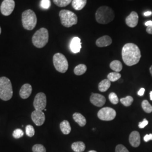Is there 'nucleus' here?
Here are the masks:
<instances>
[{"instance_id":"f257e3e1","label":"nucleus","mask_w":152,"mask_h":152,"mask_svg":"<svg viewBox=\"0 0 152 152\" xmlns=\"http://www.w3.org/2000/svg\"><path fill=\"white\" fill-rule=\"evenodd\" d=\"M122 57L126 65L132 66L139 62L141 57V52L136 45L128 43L122 48Z\"/></svg>"},{"instance_id":"c03bdc74","label":"nucleus","mask_w":152,"mask_h":152,"mask_svg":"<svg viewBox=\"0 0 152 152\" xmlns=\"http://www.w3.org/2000/svg\"><path fill=\"white\" fill-rule=\"evenodd\" d=\"M1 28L0 27V34H1Z\"/></svg>"},{"instance_id":"e433bc0d","label":"nucleus","mask_w":152,"mask_h":152,"mask_svg":"<svg viewBox=\"0 0 152 152\" xmlns=\"http://www.w3.org/2000/svg\"><path fill=\"white\" fill-rule=\"evenodd\" d=\"M144 92H145V88H141L137 92V94L139 96H142L144 95Z\"/></svg>"},{"instance_id":"79ce46f5","label":"nucleus","mask_w":152,"mask_h":152,"mask_svg":"<svg viewBox=\"0 0 152 152\" xmlns=\"http://www.w3.org/2000/svg\"><path fill=\"white\" fill-rule=\"evenodd\" d=\"M150 98H151V100L152 101V91L150 92Z\"/></svg>"},{"instance_id":"b1692460","label":"nucleus","mask_w":152,"mask_h":152,"mask_svg":"<svg viewBox=\"0 0 152 152\" xmlns=\"http://www.w3.org/2000/svg\"><path fill=\"white\" fill-rule=\"evenodd\" d=\"M87 71L86 65L83 64H81L76 66L74 69V73L76 75L81 76L83 75Z\"/></svg>"},{"instance_id":"f03ea898","label":"nucleus","mask_w":152,"mask_h":152,"mask_svg":"<svg viewBox=\"0 0 152 152\" xmlns=\"http://www.w3.org/2000/svg\"><path fill=\"white\" fill-rule=\"evenodd\" d=\"M95 18L96 20L99 24H108L114 20V11L112 9L108 6H101L96 10L95 14Z\"/></svg>"},{"instance_id":"9b49d317","label":"nucleus","mask_w":152,"mask_h":152,"mask_svg":"<svg viewBox=\"0 0 152 152\" xmlns=\"http://www.w3.org/2000/svg\"><path fill=\"white\" fill-rule=\"evenodd\" d=\"M31 118L34 124L38 126L43 125L45 121V113L41 110H34L31 114Z\"/></svg>"},{"instance_id":"c756f323","label":"nucleus","mask_w":152,"mask_h":152,"mask_svg":"<svg viewBox=\"0 0 152 152\" xmlns=\"http://www.w3.org/2000/svg\"><path fill=\"white\" fill-rule=\"evenodd\" d=\"M26 134L29 137H33L34 135L35 134V131L32 125H28L26 126Z\"/></svg>"},{"instance_id":"423d86ee","label":"nucleus","mask_w":152,"mask_h":152,"mask_svg":"<svg viewBox=\"0 0 152 152\" xmlns=\"http://www.w3.org/2000/svg\"><path fill=\"white\" fill-rule=\"evenodd\" d=\"M61 24L65 27L69 28L76 25L78 22V18L76 14L67 10H62L59 12Z\"/></svg>"},{"instance_id":"39448f33","label":"nucleus","mask_w":152,"mask_h":152,"mask_svg":"<svg viewBox=\"0 0 152 152\" xmlns=\"http://www.w3.org/2000/svg\"><path fill=\"white\" fill-rule=\"evenodd\" d=\"M22 21L24 28L28 31H31L37 24V16L32 10H27L22 13Z\"/></svg>"},{"instance_id":"412c9836","label":"nucleus","mask_w":152,"mask_h":152,"mask_svg":"<svg viewBox=\"0 0 152 152\" xmlns=\"http://www.w3.org/2000/svg\"><path fill=\"white\" fill-rule=\"evenodd\" d=\"M60 128L61 132L65 135H68L71 132V125L69 122L66 120H64L60 123Z\"/></svg>"},{"instance_id":"4c0bfd02","label":"nucleus","mask_w":152,"mask_h":152,"mask_svg":"<svg viewBox=\"0 0 152 152\" xmlns=\"http://www.w3.org/2000/svg\"><path fill=\"white\" fill-rule=\"evenodd\" d=\"M147 32L150 34H152V26H148L146 29Z\"/></svg>"},{"instance_id":"c9c22d12","label":"nucleus","mask_w":152,"mask_h":152,"mask_svg":"<svg viewBox=\"0 0 152 152\" xmlns=\"http://www.w3.org/2000/svg\"><path fill=\"white\" fill-rule=\"evenodd\" d=\"M144 140L145 142H148L149 140H152V134H147L144 137Z\"/></svg>"},{"instance_id":"cd10ccee","label":"nucleus","mask_w":152,"mask_h":152,"mask_svg":"<svg viewBox=\"0 0 152 152\" xmlns=\"http://www.w3.org/2000/svg\"><path fill=\"white\" fill-rule=\"evenodd\" d=\"M73 0H53L55 4L59 7H65L69 5Z\"/></svg>"},{"instance_id":"20e7f679","label":"nucleus","mask_w":152,"mask_h":152,"mask_svg":"<svg viewBox=\"0 0 152 152\" xmlns=\"http://www.w3.org/2000/svg\"><path fill=\"white\" fill-rule=\"evenodd\" d=\"M49 41V32L46 28H42L38 29L32 37V43L37 48H42Z\"/></svg>"},{"instance_id":"c85d7f7f","label":"nucleus","mask_w":152,"mask_h":152,"mask_svg":"<svg viewBox=\"0 0 152 152\" xmlns=\"http://www.w3.org/2000/svg\"><path fill=\"white\" fill-rule=\"evenodd\" d=\"M109 99L110 102L113 104H117L118 103L119 99L117 95L114 92H111L109 95Z\"/></svg>"},{"instance_id":"f3484780","label":"nucleus","mask_w":152,"mask_h":152,"mask_svg":"<svg viewBox=\"0 0 152 152\" xmlns=\"http://www.w3.org/2000/svg\"><path fill=\"white\" fill-rule=\"evenodd\" d=\"M112 42V39L109 36H103L99 38L96 41V45L99 48H103L109 46Z\"/></svg>"},{"instance_id":"ddd939ff","label":"nucleus","mask_w":152,"mask_h":152,"mask_svg":"<svg viewBox=\"0 0 152 152\" xmlns=\"http://www.w3.org/2000/svg\"><path fill=\"white\" fill-rule=\"evenodd\" d=\"M138 21L139 16L135 11H132L126 18V24L130 28L135 27L138 24Z\"/></svg>"},{"instance_id":"7ed1b4c3","label":"nucleus","mask_w":152,"mask_h":152,"mask_svg":"<svg viewBox=\"0 0 152 152\" xmlns=\"http://www.w3.org/2000/svg\"><path fill=\"white\" fill-rule=\"evenodd\" d=\"M13 94L12 87L10 80L6 77H0V99L4 101L11 99Z\"/></svg>"},{"instance_id":"5701e85b","label":"nucleus","mask_w":152,"mask_h":152,"mask_svg":"<svg viewBox=\"0 0 152 152\" xmlns=\"http://www.w3.org/2000/svg\"><path fill=\"white\" fill-rule=\"evenodd\" d=\"M110 68L115 72H120V71H122L123 66L120 61L115 60L112 61L110 63Z\"/></svg>"},{"instance_id":"6e6552de","label":"nucleus","mask_w":152,"mask_h":152,"mask_svg":"<svg viewBox=\"0 0 152 152\" xmlns=\"http://www.w3.org/2000/svg\"><path fill=\"white\" fill-rule=\"evenodd\" d=\"M116 116V112L113 108L105 107L101 109L98 113V118L100 120L109 121L114 120Z\"/></svg>"},{"instance_id":"dca6fc26","label":"nucleus","mask_w":152,"mask_h":152,"mask_svg":"<svg viewBox=\"0 0 152 152\" xmlns=\"http://www.w3.org/2000/svg\"><path fill=\"white\" fill-rule=\"evenodd\" d=\"M81 48V42L80 38L78 37H75L72 39L70 44V48L72 53L75 54L80 53Z\"/></svg>"},{"instance_id":"0eeeda50","label":"nucleus","mask_w":152,"mask_h":152,"mask_svg":"<svg viewBox=\"0 0 152 152\" xmlns=\"http://www.w3.org/2000/svg\"><path fill=\"white\" fill-rule=\"evenodd\" d=\"M53 63L56 71L64 73L68 69V62L65 56L61 53H56L53 56Z\"/></svg>"},{"instance_id":"37998d69","label":"nucleus","mask_w":152,"mask_h":152,"mask_svg":"<svg viewBox=\"0 0 152 152\" xmlns=\"http://www.w3.org/2000/svg\"><path fill=\"white\" fill-rule=\"evenodd\" d=\"M88 152H96V151H89Z\"/></svg>"},{"instance_id":"bb28decb","label":"nucleus","mask_w":152,"mask_h":152,"mask_svg":"<svg viewBox=\"0 0 152 152\" xmlns=\"http://www.w3.org/2000/svg\"><path fill=\"white\" fill-rule=\"evenodd\" d=\"M120 101L125 107H129L133 103L134 99L131 96H127L126 98H121Z\"/></svg>"},{"instance_id":"4468645a","label":"nucleus","mask_w":152,"mask_h":152,"mask_svg":"<svg viewBox=\"0 0 152 152\" xmlns=\"http://www.w3.org/2000/svg\"><path fill=\"white\" fill-rule=\"evenodd\" d=\"M129 142L131 146L138 147L140 144V135L138 131H132L129 136Z\"/></svg>"},{"instance_id":"a18cd8bd","label":"nucleus","mask_w":152,"mask_h":152,"mask_svg":"<svg viewBox=\"0 0 152 152\" xmlns=\"http://www.w3.org/2000/svg\"><path fill=\"white\" fill-rule=\"evenodd\" d=\"M130 1H132V0H130Z\"/></svg>"},{"instance_id":"72a5a7b5","label":"nucleus","mask_w":152,"mask_h":152,"mask_svg":"<svg viewBox=\"0 0 152 152\" xmlns=\"http://www.w3.org/2000/svg\"><path fill=\"white\" fill-rule=\"evenodd\" d=\"M115 152H129V151L124 145L119 144L115 148Z\"/></svg>"},{"instance_id":"a19ab883","label":"nucleus","mask_w":152,"mask_h":152,"mask_svg":"<svg viewBox=\"0 0 152 152\" xmlns=\"http://www.w3.org/2000/svg\"><path fill=\"white\" fill-rule=\"evenodd\" d=\"M149 71H150V73H151V75L152 76V65L149 68Z\"/></svg>"},{"instance_id":"1a4fd4ad","label":"nucleus","mask_w":152,"mask_h":152,"mask_svg":"<svg viewBox=\"0 0 152 152\" xmlns=\"http://www.w3.org/2000/svg\"><path fill=\"white\" fill-rule=\"evenodd\" d=\"M46 96L43 92L38 93L35 98L33 102V106L35 110L42 111L46 107Z\"/></svg>"},{"instance_id":"6ab92c4d","label":"nucleus","mask_w":152,"mask_h":152,"mask_svg":"<svg viewBox=\"0 0 152 152\" xmlns=\"http://www.w3.org/2000/svg\"><path fill=\"white\" fill-rule=\"evenodd\" d=\"M87 0H73L72 2V7L76 10H81L86 6Z\"/></svg>"},{"instance_id":"4be33fe9","label":"nucleus","mask_w":152,"mask_h":152,"mask_svg":"<svg viewBox=\"0 0 152 152\" xmlns=\"http://www.w3.org/2000/svg\"><path fill=\"white\" fill-rule=\"evenodd\" d=\"M110 85L111 83L109 80L104 79L99 83L98 88L101 92H105L108 90L110 86Z\"/></svg>"},{"instance_id":"9d476101","label":"nucleus","mask_w":152,"mask_h":152,"mask_svg":"<svg viewBox=\"0 0 152 152\" xmlns=\"http://www.w3.org/2000/svg\"><path fill=\"white\" fill-rule=\"evenodd\" d=\"M15 8V1L14 0H4L1 4L0 10L1 13L5 16L11 15Z\"/></svg>"},{"instance_id":"a211bd4d","label":"nucleus","mask_w":152,"mask_h":152,"mask_svg":"<svg viewBox=\"0 0 152 152\" xmlns=\"http://www.w3.org/2000/svg\"><path fill=\"white\" fill-rule=\"evenodd\" d=\"M73 118L75 121L81 127H83L86 124V120L85 117L79 113H75L73 115Z\"/></svg>"},{"instance_id":"a878e982","label":"nucleus","mask_w":152,"mask_h":152,"mask_svg":"<svg viewBox=\"0 0 152 152\" xmlns=\"http://www.w3.org/2000/svg\"><path fill=\"white\" fill-rule=\"evenodd\" d=\"M121 77V75L120 73L118 72H111L109 73L108 75L107 76L108 80H109L110 82H115L118 81Z\"/></svg>"},{"instance_id":"f704fd0d","label":"nucleus","mask_w":152,"mask_h":152,"mask_svg":"<svg viewBox=\"0 0 152 152\" xmlns=\"http://www.w3.org/2000/svg\"><path fill=\"white\" fill-rule=\"evenodd\" d=\"M148 124V120H146L145 118V119H144L143 121H142L141 122H139V127L140 129H143L146 126H147Z\"/></svg>"},{"instance_id":"473e14b6","label":"nucleus","mask_w":152,"mask_h":152,"mask_svg":"<svg viewBox=\"0 0 152 152\" xmlns=\"http://www.w3.org/2000/svg\"><path fill=\"white\" fill-rule=\"evenodd\" d=\"M51 6L50 0H42L41 1V6L44 9H48Z\"/></svg>"},{"instance_id":"58836bf2","label":"nucleus","mask_w":152,"mask_h":152,"mask_svg":"<svg viewBox=\"0 0 152 152\" xmlns=\"http://www.w3.org/2000/svg\"><path fill=\"white\" fill-rule=\"evenodd\" d=\"M145 25L147 27H148V26H152V21H151V20L148 21V22H146V23H145Z\"/></svg>"},{"instance_id":"ea45409f","label":"nucleus","mask_w":152,"mask_h":152,"mask_svg":"<svg viewBox=\"0 0 152 152\" xmlns=\"http://www.w3.org/2000/svg\"><path fill=\"white\" fill-rule=\"evenodd\" d=\"M151 14H152V12H151V11H147V12H145L144 13V15L145 16H149Z\"/></svg>"},{"instance_id":"f8f14e48","label":"nucleus","mask_w":152,"mask_h":152,"mask_svg":"<svg viewBox=\"0 0 152 152\" xmlns=\"http://www.w3.org/2000/svg\"><path fill=\"white\" fill-rule=\"evenodd\" d=\"M90 102L94 105L98 107H101L105 103L106 99L102 95L96 93H92L90 96Z\"/></svg>"},{"instance_id":"7c9ffc66","label":"nucleus","mask_w":152,"mask_h":152,"mask_svg":"<svg viewBox=\"0 0 152 152\" xmlns=\"http://www.w3.org/2000/svg\"><path fill=\"white\" fill-rule=\"evenodd\" d=\"M33 152H46V148L41 144H36L32 148Z\"/></svg>"},{"instance_id":"aec40b11","label":"nucleus","mask_w":152,"mask_h":152,"mask_svg":"<svg viewBox=\"0 0 152 152\" xmlns=\"http://www.w3.org/2000/svg\"><path fill=\"white\" fill-rule=\"evenodd\" d=\"M72 149L74 152H82L85 150L86 146L84 142L82 141H77L73 142L72 144Z\"/></svg>"},{"instance_id":"393cba45","label":"nucleus","mask_w":152,"mask_h":152,"mask_svg":"<svg viewBox=\"0 0 152 152\" xmlns=\"http://www.w3.org/2000/svg\"><path fill=\"white\" fill-rule=\"evenodd\" d=\"M141 107L144 111L147 113H150L152 112V106L147 100H144L141 103Z\"/></svg>"},{"instance_id":"2eb2a0df","label":"nucleus","mask_w":152,"mask_h":152,"mask_svg":"<svg viewBox=\"0 0 152 152\" xmlns=\"http://www.w3.org/2000/svg\"><path fill=\"white\" fill-rule=\"evenodd\" d=\"M32 91V86L29 83H26L22 86L19 94L20 97L23 99H26L30 96Z\"/></svg>"},{"instance_id":"2f4dec72","label":"nucleus","mask_w":152,"mask_h":152,"mask_svg":"<svg viewBox=\"0 0 152 152\" xmlns=\"http://www.w3.org/2000/svg\"><path fill=\"white\" fill-rule=\"evenodd\" d=\"M23 135H24L23 131L19 129H17L16 130H15L12 134V136L15 139H19L23 137Z\"/></svg>"}]
</instances>
